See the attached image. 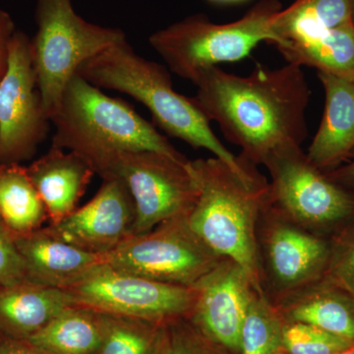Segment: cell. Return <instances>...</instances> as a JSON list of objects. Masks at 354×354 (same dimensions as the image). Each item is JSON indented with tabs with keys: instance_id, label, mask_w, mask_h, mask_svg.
<instances>
[{
	"instance_id": "6da1fadb",
	"label": "cell",
	"mask_w": 354,
	"mask_h": 354,
	"mask_svg": "<svg viewBox=\"0 0 354 354\" xmlns=\"http://www.w3.org/2000/svg\"><path fill=\"white\" fill-rule=\"evenodd\" d=\"M193 84L197 106L251 164H264L283 147L301 146L308 134L305 113L310 90L298 65L269 68L258 64L248 76L215 66Z\"/></svg>"
},
{
	"instance_id": "7a4b0ae2",
	"label": "cell",
	"mask_w": 354,
	"mask_h": 354,
	"mask_svg": "<svg viewBox=\"0 0 354 354\" xmlns=\"http://www.w3.org/2000/svg\"><path fill=\"white\" fill-rule=\"evenodd\" d=\"M77 74L95 87L134 97L148 109L156 124L167 135L183 140L195 150L209 151L239 174L250 176L257 169V165L236 157L221 143L194 99L174 90L167 69L139 57L127 39L84 62Z\"/></svg>"
},
{
	"instance_id": "3957f363",
	"label": "cell",
	"mask_w": 354,
	"mask_h": 354,
	"mask_svg": "<svg viewBox=\"0 0 354 354\" xmlns=\"http://www.w3.org/2000/svg\"><path fill=\"white\" fill-rule=\"evenodd\" d=\"M199 186L188 216L191 230L218 255L239 263L264 295L261 286L257 225L269 195V181L259 171L243 176L214 157L190 160Z\"/></svg>"
},
{
	"instance_id": "277c9868",
	"label": "cell",
	"mask_w": 354,
	"mask_h": 354,
	"mask_svg": "<svg viewBox=\"0 0 354 354\" xmlns=\"http://www.w3.org/2000/svg\"><path fill=\"white\" fill-rule=\"evenodd\" d=\"M50 121L55 128L51 146L68 149L87 160L106 153L137 151L187 160L129 104L104 95L78 74L65 87Z\"/></svg>"
},
{
	"instance_id": "5b68a950",
	"label": "cell",
	"mask_w": 354,
	"mask_h": 354,
	"mask_svg": "<svg viewBox=\"0 0 354 354\" xmlns=\"http://www.w3.org/2000/svg\"><path fill=\"white\" fill-rule=\"evenodd\" d=\"M278 0H262L241 18L215 24L194 15L153 32L149 43L176 75L194 83L205 70L244 59L262 41L272 44Z\"/></svg>"
},
{
	"instance_id": "8992f818",
	"label": "cell",
	"mask_w": 354,
	"mask_h": 354,
	"mask_svg": "<svg viewBox=\"0 0 354 354\" xmlns=\"http://www.w3.org/2000/svg\"><path fill=\"white\" fill-rule=\"evenodd\" d=\"M38 31L32 41V58L44 111L50 120L65 87L79 67L114 44L127 39L124 32L102 27L81 18L72 0H38Z\"/></svg>"
},
{
	"instance_id": "52a82bcc",
	"label": "cell",
	"mask_w": 354,
	"mask_h": 354,
	"mask_svg": "<svg viewBox=\"0 0 354 354\" xmlns=\"http://www.w3.org/2000/svg\"><path fill=\"white\" fill-rule=\"evenodd\" d=\"M101 177L120 179L134 201L133 235L172 218H188L199 196L190 160L152 151L106 153L88 160Z\"/></svg>"
},
{
	"instance_id": "ba28073f",
	"label": "cell",
	"mask_w": 354,
	"mask_h": 354,
	"mask_svg": "<svg viewBox=\"0 0 354 354\" xmlns=\"http://www.w3.org/2000/svg\"><path fill=\"white\" fill-rule=\"evenodd\" d=\"M263 165L271 176L270 205L298 227L319 235L353 215L354 198L312 165L301 146L278 149Z\"/></svg>"
},
{
	"instance_id": "9c48e42d",
	"label": "cell",
	"mask_w": 354,
	"mask_h": 354,
	"mask_svg": "<svg viewBox=\"0 0 354 354\" xmlns=\"http://www.w3.org/2000/svg\"><path fill=\"white\" fill-rule=\"evenodd\" d=\"M102 263L118 271L153 281L192 286L221 259L189 227L187 218H172L125 239Z\"/></svg>"
},
{
	"instance_id": "30bf717a",
	"label": "cell",
	"mask_w": 354,
	"mask_h": 354,
	"mask_svg": "<svg viewBox=\"0 0 354 354\" xmlns=\"http://www.w3.org/2000/svg\"><path fill=\"white\" fill-rule=\"evenodd\" d=\"M64 290L77 306L157 324L188 318L196 300L194 286L141 278L104 263Z\"/></svg>"
},
{
	"instance_id": "8fae6325",
	"label": "cell",
	"mask_w": 354,
	"mask_h": 354,
	"mask_svg": "<svg viewBox=\"0 0 354 354\" xmlns=\"http://www.w3.org/2000/svg\"><path fill=\"white\" fill-rule=\"evenodd\" d=\"M257 249L263 292L276 304L325 276L330 247L281 215L267 198L258 218Z\"/></svg>"
},
{
	"instance_id": "7c38bea8",
	"label": "cell",
	"mask_w": 354,
	"mask_h": 354,
	"mask_svg": "<svg viewBox=\"0 0 354 354\" xmlns=\"http://www.w3.org/2000/svg\"><path fill=\"white\" fill-rule=\"evenodd\" d=\"M32 58V41L15 31L7 71L0 82V165L34 157L50 131Z\"/></svg>"
},
{
	"instance_id": "4fadbf2b",
	"label": "cell",
	"mask_w": 354,
	"mask_h": 354,
	"mask_svg": "<svg viewBox=\"0 0 354 354\" xmlns=\"http://www.w3.org/2000/svg\"><path fill=\"white\" fill-rule=\"evenodd\" d=\"M192 286L196 300L191 322L230 353H241L242 323L256 290L245 270L225 257Z\"/></svg>"
},
{
	"instance_id": "5bb4252c",
	"label": "cell",
	"mask_w": 354,
	"mask_h": 354,
	"mask_svg": "<svg viewBox=\"0 0 354 354\" xmlns=\"http://www.w3.org/2000/svg\"><path fill=\"white\" fill-rule=\"evenodd\" d=\"M97 194L57 225L48 228L60 239L87 252L102 256L133 235L136 211L125 184L102 177Z\"/></svg>"
},
{
	"instance_id": "9a60e30c",
	"label": "cell",
	"mask_w": 354,
	"mask_h": 354,
	"mask_svg": "<svg viewBox=\"0 0 354 354\" xmlns=\"http://www.w3.org/2000/svg\"><path fill=\"white\" fill-rule=\"evenodd\" d=\"M13 239L24 260L28 279L39 285L64 290L102 264V256L67 243L48 227L13 234Z\"/></svg>"
},
{
	"instance_id": "2e32d148",
	"label": "cell",
	"mask_w": 354,
	"mask_h": 354,
	"mask_svg": "<svg viewBox=\"0 0 354 354\" xmlns=\"http://www.w3.org/2000/svg\"><path fill=\"white\" fill-rule=\"evenodd\" d=\"M28 174L46 207L50 225L73 213L95 172L79 153L51 146L27 167Z\"/></svg>"
},
{
	"instance_id": "e0dca14e",
	"label": "cell",
	"mask_w": 354,
	"mask_h": 354,
	"mask_svg": "<svg viewBox=\"0 0 354 354\" xmlns=\"http://www.w3.org/2000/svg\"><path fill=\"white\" fill-rule=\"evenodd\" d=\"M318 77L325 88V111L306 156L323 171L354 152V82L325 72Z\"/></svg>"
},
{
	"instance_id": "ac0fdd59",
	"label": "cell",
	"mask_w": 354,
	"mask_h": 354,
	"mask_svg": "<svg viewBox=\"0 0 354 354\" xmlns=\"http://www.w3.org/2000/svg\"><path fill=\"white\" fill-rule=\"evenodd\" d=\"M322 279L272 304L286 323H304L354 342V299Z\"/></svg>"
},
{
	"instance_id": "d6986e66",
	"label": "cell",
	"mask_w": 354,
	"mask_h": 354,
	"mask_svg": "<svg viewBox=\"0 0 354 354\" xmlns=\"http://www.w3.org/2000/svg\"><path fill=\"white\" fill-rule=\"evenodd\" d=\"M74 302L60 288L24 281L0 290V330L27 339Z\"/></svg>"
},
{
	"instance_id": "ffe728a7",
	"label": "cell",
	"mask_w": 354,
	"mask_h": 354,
	"mask_svg": "<svg viewBox=\"0 0 354 354\" xmlns=\"http://www.w3.org/2000/svg\"><path fill=\"white\" fill-rule=\"evenodd\" d=\"M106 332V314L68 307L27 341L50 354H99Z\"/></svg>"
},
{
	"instance_id": "44dd1931",
	"label": "cell",
	"mask_w": 354,
	"mask_h": 354,
	"mask_svg": "<svg viewBox=\"0 0 354 354\" xmlns=\"http://www.w3.org/2000/svg\"><path fill=\"white\" fill-rule=\"evenodd\" d=\"M353 21L351 0H295L272 19V46L311 41Z\"/></svg>"
},
{
	"instance_id": "7402d4cb",
	"label": "cell",
	"mask_w": 354,
	"mask_h": 354,
	"mask_svg": "<svg viewBox=\"0 0 354 354\" xmlns=\"http://www.w3.org/2000/svg\"><path fill=\"white\" fill-rule=\"evenodd\" d=\"M276 48L286 64L315 67L318 72L354 82L353 21L330 30L320 38L288 41Z\"/></svg>"
},
{
	"instance_id": "603a6c76",
	"label": "cell",
	"mask_w": 354,
	"mask_h": 354,
	"mask_svg": "<svg viewBox=\"0 0 354 354\" xmlns=\"http://www.w3.org/2000/svg\"><path fill=\"white\" fill-rule=\"evenodd\" d=\"M0 218L13 234L34 232L48 220L27 167L20 164L0 165Z\"/></svg>"
},
{
	"instance_id": "cb8c5ba5",
	"label": "cell",
	"mask_w": 354,
	"mask_h": 354,
	"mask_svg": "<svg viewBox=\"0 0 354 354\" xmlns=\"http://www.w3.org/2000/svg\"><path fill=\"white\" fill-rule=\"evenodd\" d=\"M286 322L276 306L254 291L241 332V354H274L283 351Z\"/></svg>"
},
{
	"instance_id": "d4e9b609",
	"label": "cell",
	"mask_w": 354,
	"mask_h": 354,
	"mask_svg": "<svg viewBox=\"0 0 354 354\" xmlns=\"http://www.w3.org/2000/svg\"><path fill=\"white\" fill-rule=\"evenodd\" d=\"M165 325L106 314L99 354H160Z\"/></svg>"
},
{
	"instance_id": "484cf974",
	"label": "cell",
	"mask_w": 354,
	"mask_h": 354,
	"mask_svg": "<svg viewBox=\"0 0 354 354\" xmlns=\"http://www.w3.org/2000/svg\"><path fill=\"white\" fill-rule=\"evenodd\" d=\"M283 351L288 354H339L354 346V342L304 323H286Z\"/></svg>"
},
{
	"instance_id": "4316f807",
	"label": "cell",
	"mask_w": 354,
	"mask_h": 354,
	"mask_svg": "<svg viewBox=\"0 0 354 354\" xmlns=\"http://www.w3.org/2000/svg\"><path fill=\"white\" fill-rule=\"evenodd\" d=\"M227 348L209 339L189 318L176 319L165 325L160 354H230Z\"/></svg>"
},
{
	"instance_id": "83f0119b",
	"label": "cell",
	"mask_w": 354,
	"mask_h": 354,
	"mask_svg": "<svg viewBox=\"0 0 354 354\" xmlns=\"http://www.w3.org/2000/svg\"><path fill=\"white\" fill-rule=\"evenodd\" d=\"M324 277L354 299V225L330 248Z\"/></svg>"
},
{
	"instance_id": "f1b7e54d",
	"label": "cell",
	"mask_w": 354,
	"mask_h": 354,
	"mask_svg": "<svg viewBox=\"0 0 354 354\" xmlns=\"http://www.w3.org/2000/svg\"><path fill=\"white\" fill-rule=\"evenodd\" d=\"M30 281L13 234L0 218V290Z\"/></svg>"
},
{
	"instance_id": "f546056e",
	"label": "cell",
	"mask_w": 354,
	"mask_h": 354,
	"mask_svg": "<svg viewBox=\"0 0 354 354\" xmlns=\"http://www.w3.org/2000/svg\"><path fill=\"white\" fill-rule=\"evenodd\" d=\"M14 32L15 25L10 15L0 8V82L3 79L8 67L9 44Z\"/></svg>"
},
{
	"instance_id": "4dcf8cb0",
	"label": "cell",
	"mask_w": 354,
	"mask_h": 354,
	"mask_svg": "<svg viewBox=\"0 0 354 354\" xmlns=\"http://www.w3.org/2000/svg\"><path fill=\"white\" fill-rule=\"evenodd\" d=\"M0 354H50L37 348L27 339L7 337L0 341Z\"/></svg>"
},
{
	"instance_id": "1f68e13d",
	"label": "cell",
	"mask_w": 354,
	"mask_h": 354,
	"mask_svg": "<svg viewBox=\"0 0 354 354\" xmlns=\"http://www.w3.org/2000/svg\"><path fill=\"white\" fill-rule=\"evenodd\" d=\"M327 176L342 187L346 186V187L354 188V158L351 164L334 172H330V174Z\"/></svg>"
},
{
	"instance_id": "d6a6232c",
	"label": "cell",
	"mask_w": 354,
	"mask_h": 354,
	"mask_svg": "<svg viewBox=\"0 0 354 354\" xmlns=\"http://www.w3.org/2000/svg\"><path fill=\"white\" fill-rule=\"evenodd\" d=\"M211 2H239L243 0H209Z\"/></svg>"
},
{
	"instance_id": "836d02e7",
	"label": "cell",
	"mask_w": 354,
	"mask_h": 354,
	"mask_svg": "<svg viewBox=\"0 0 354 354\" xmlns=\"http://www.w3.org/2000/svg\"><path fill=\"white\" fill-rule=\"evenodd\" d=\"M339 354H354V346L351 349H348V351H344V353H341Z\"/></svg>"
},
{
	"instance_id": "e575fe53",
	"label": "cell",
	"mask_w": 354,
	"mask_h": 354,
	"mask_svg": "<svg viewBox=\"0 0 354 354\" xmlns=\"http://www.w3.org/2000/svg\"><path fill=\"white\" fill-rule=\"evenodd\" d=\"M351 6H353V21L354 23V0H351Z\"/></svg>"
},
{
	"instance_id": "d590c367",
	"label": "cell",
	"mask_w": 354,
	"mask_h": 354,
	"mask_svg": "<svg viewBox=\"0 0 354 354\" xmlns=\"http://www.w3.org/2000/svg\"><path fill=\"white\" fill-rule=\"evenodd\" d=\"M274 354H288V353H286V351H283H283H278V353H276Z\"/></svg>"
}]
</instances>
